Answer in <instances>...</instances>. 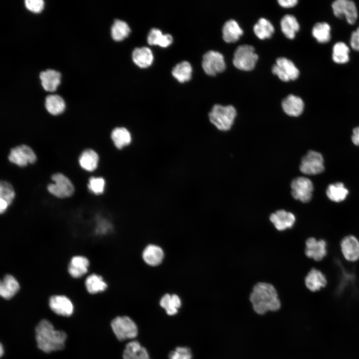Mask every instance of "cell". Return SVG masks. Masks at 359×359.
Wrapping results in <instances>:
<instances>
[{"mask_svg": "<svg viewBox=\"0 0 359 359\" xmlns=\"http://www.w3.org/2000/svg\"><path fill=\"white\" fill-rule=\"evenodd\" d=\"M25 4L26 8L33 12H39L43 8L44 1L42 0H26Z\"/></svg>", "mask_w": 359, "mask_h": 359, "instance_id": "obj_42", "label": "cell"}, {"mask_svg": "<svg viewBox=\"0 0 359 359\" xmlns=\"http://www.w3.org/2000/svg\"><path fill=\"white\" fill-rule=\"evenodd\" d=\"M349 193L348 190L342 182L330 184L326 190L328 197L332 201L339 202L344 200Z\"/></svg>", "mask_w": 359, "mask_h": 359, "instance_id": "obj_32", "label": "cell"}, {"mask_svg": "<svg viewBox=\"0 0 359 359\" xmlns=\"http://www.w3.org/2000/svg\"><path fill=\"white\" fill-rule=\"evenodd\" d=\"M291 194L294 198L302 202L310 201L312 197L314 186L308 178L299 177L294 179L291 183Z\"/></svg>", "mask_w": 359, "mask_h": 359, "instance_id": "obj_7", "label": "cell"}, {"mask_svg": "<svg viewBox=\"0 0 359 359\" xmlns=\"http://www.w3.org/2000/svg\"><path fill=\"white\" fill-rule=\"evenodd\" d=\"M236 116V111L232 105H214L208 117L210 122L218 130L221 131L229 130Z\"/></svg>", "mask_w": 359, "mask_h": 359, "instance_id": "obj_3", "label": "cell"}, {"mask_svg": "<svg viewBox=\"0 0 359 359\" xmlns=\"http://www.w3.org/2000/svg\"><path fill=\"white\" fill-rule=\"evenodd\" d=\"M282 107L288 116L298 117L303 112L304 104L299 97L291 94L283 99Z\"/></svg>", "mask_w": 359, "mask_h": 359, "instance_id": "obj_18", "label": "cell"}, {"mask_svg": "<svg viewBox=\"0 0 359 359\" xmlns=\"http://www.w3.org/2000/svg\"><path fill=\"white\" fill-rule=\"evenodd\" d=\"M111 328L119 341L136 338L138 328L136 323L128 316L117 317L111 322Z\"/></svg>", "mask_w": 359, "mask_h": 359, "instance_id": "obj_5", "label": "cell"}, {"mask_svg": "<svg viewBox=\"0 0 359 359\" xmlns=\"http://www.w3.org/2000/svg\"><path fill=\"white\" fill-rule=\"evenodd\" d=\"M49 306L55 314L66 317L71 315L74 309L71 301L64 295L51 296L49 299Z\"/></svg>", "mask_w": 359, "mask_h": 359, "instance_id": "obj_14", "label": "cell"}, {"mask_svg": "<svg viewBox=\"0 0 359 359\" xmlns=\"http://www.w3.org/2000/svg\"><path fill=\"white\" fill-rule=\"evenodd\" d=\"M90 262L88 259L82 255L71 258L68 265V272L73 278H79L87 273Z\"/></svg>", "mask_w": 359, "mask_h": 359, "instance_id": "obj_17", "label": "cell"}, {"mask_svg": "<svg viewBox=\"0 0 359 359\" xmlns=\"http://www.w3.org/2000/svg\"><path fill=\"white\" fill-rule=\"evenodd\" d=\"M278 1L280 5L284 7H293L298 2L297 0H279Z\"/></svg>", "mask_w": 359, "mask_h": 359, "instance_id": "obj_44", "label": "cell"}, {"mask_svg": "<svg viewBox=\"0 0 359 359\" xmlns=\"http://www.w3.org/2000/svg\"><path fill=\"white\" fill-rule=\"evenodd\" d=\"M222 34L223 38L225 42H234L238 40L243 34V30L235 20L230 19L223 25Z\"/></svg>", "mask_w": 359, "mask_h": 359, "instance_id": "obj_26", "label": "cell"}, {"mask_svg": "<svg viewBox=\"0 0 359 359\" xmlns=\"http://www.w3.org/2000/svg\"><path fill=\"white\" fill-rule=\"evenodd\" d=\"M312 33L319 43H327L331 39V27L328 23L325 22L316 23L313 27Z\"/></svg>", "mask_w": 359, "mask_h": 359, "instance_id": "obj_36", "label": "cell"}, {"mask_svg": "<svg viewBox=\"0 0 359 359\" xmlns=\"http://www.w3.org/2000/svg\"><path fill=\"white\" fill-rule=\"evenodd\" d=\"M3 353H4V349H3L2 345V344H0V357H1V356L3 355Z\"/></svg>", "mask_w": 359, "mask_h": 359, "instance_id": "obj_46", "label": "cell"}, {"mask_svg": "<svg viewBox=\"0 0 359 359\" xmlns=\"http://www.w3.org/2000/svg\"><path fill=\"white\" fill-rule=\"evenodd\" d=\"M60 77L59 72L52 69L46 70L40 74L41 85L47 91L53 92L56 90L60 83Z\"/></svg>", "mask_w": 359, "mask_h": 359, "instance_id": "obj_24", "label": "cell"}, {"mask_svg": "<svg viewBox=\"0 0 359 359\" xmlns=\"http://www.w3.org/2000/svg\"><path fill=\"white\" fill-rule=\"evenodd\" d=\"M332 8L335 16H345L348 22L355 23L358 18V11L354 1L349 0H337L332 3Z\"/></svg>", "mask_w": 359, "mask_h": 359, "instance_id": "obj_12", "label": "cell"}, {"mask_svg": "<svg viewBox=\"0 0 359 359\" xmlns=\"http://www.w3.org/2000/svg\"><path fill=\"white\" fill-rule=\"evenodd\" d=\"M202 67L204 72L210 76L223 72L226 67L223 56L215 51L207 52L203 56Z\"/></svg>", "mask_w": 359, "mask_h": 359, "instance_id": "obj_10", "label": "cell"}, {"mask_svg": "<svg viewBox=\"0 0 359 359\" xmlns=\"http://www.w3.org/2000/svg\"><path fill=\"white\" fill-rule=\"evenodd\" d=\"M111 138L115 146L119 149L127 146L131 141L130 132L124 127L115 128L111 133Z\"/></svg>", "mask_w": 359, "mask_h": 359, "instance_id": "obj_35", "label": "cell"}, {"mask_svg": "<svg viewBox=\"0 0 359 359\" xmlns=\"http://www.w3.org/2000/svg\"><path fill=\"white\" fill-rule=\"evenodd\" d=\"M305 245L306 255L316 261H321L327 255V243L323 239L311 237L307 239Z\"/></svg>", "mask_w": 359, "mask_h": 359, "instance_id": "obj_13", "label": "cell"}, {"mask_svg": "<svg viewBox=\"0 0 359 359\" xmlns=\"http://www.w3.org/2000/svg\"><path fill=\"white\" fill-rule=\"evenodd\" d=\"M132 59L138 67L145 68L151 65L154 55L152 50L147 47H137L132 52Z\"/></svg>", "mask_w": 359, "mask_h": 359, "instance_id": "obj_22", "label": "cell"}, {"mask_svg": "<svg viewBox=\"0 0 359 359\" xmlns=\"http://www.w3.org/2000/svg\"><path fill=\"white\" fill-rule=\"evenodd\" d=\"M173 41L172 36L170 34H163L159 29L154 28L151 29L147 37V42L151 45H159L162 47H167Z\"/></svg>", "mask_w": 359, "mask_h": 359, "instance_id": "obj_27", "label": "cell"}, {"mask_svg": "<svg viewBox=\"0 0 359 359\" xmlns=\"http://www.w3.org/2000/svg\"><path fill=\"white\" fill-rule=\"evenodd\" d=\"M349 47L344 42H339L333 46L332 58L338 64H344L349 60Z\"/></svg>", "mask_w": 359, "mask_h": 359, "instance_id": "obj_39", "label": "cell"}, {"mask_svg": "<svg viewBox=\"0 0 359 359\" xmlns=\"http://www.w3.org/2000/svg\"><path fill=\"white\" fill-rule=\"evenodd\" d=\"M172 73L179 82L184 83L190 79L192 67L188 61H183L173 68Z\"/></svg>", "mask_w": 359, "mask_h": 359, "instance_id": "obj_33", "label": "cell"}, {"mask_svg": "<svg viewBox=\"0 0 359 359\" xmlns=\"http://www.w3.org/2000/svg\"><path fill=\"white\" fill-rule=\"evenodd\" d=\"M15 197L12 185L8 182L1 180L0 183V212L4 213Z\"/></svg>", "mask_w": 359, "mask_h": 359, "instance_id": "obj_25", "label": "cell"}, {"mask_svg": "<svg viewBox=\"0 0 359 359\" xmlns=\"http://www.w3.org/2000/svg\"><path fill=\"white\" fill-rule=\"evenodd\" d=\"M19 289L17 279L11 274H6L0 283V295L3 299L8 300L15 296Z\"/></svg>", "mask_w": 359, "mask_h": 359, "instance_id": "obj_19", "label": "cell"}, {"mask_svg": "<svg viewBox=\"0 0 359 359\" xmlns=\"http://www.w3.org/2000/svg\"><path fill=\"white\" fill-rule=\"evenodd\" d=\"M253 30L256 35L261 39L269 38L274 32L271 23L264 18H261L254 25Z\"/></svg>", "mask_w": 359, "mask_h": 359, "instance_id": "obj_38", "label": "cell"}, {"mask_svg": "<svg viewBox=\"0 0 359 359\" xmlns=\"http://www.w3.org/2000/svg\"><path fill=\"white\" fill-rule=\"evenodd\" d=\"M258 58L253 46L247 44L241 45L234 52L233 63L238 69L249 71L254 68Z\"/></svg>", "mask_w": 359, "mask_h": 359, "instance_id": "obj_4", "label": "cell"}, {"mask_svg": "<svg viewBox=\"0 0 359 359\" xmlns=\"http://www.w3.org/2000/svg\"><path fill=\"white\" fill-rule=\"evenodd\" d=\"M350 44L353 49L359 51V26L352 33Z\"/></svg>", "mask_w": 359, "mask_h": 359, "instance_id": "obj_43", "label": "cell"}, {"mask_svg": "<svg viewBox=\"0 0 359 359\" xmlns=\"http://www.w3.org/2000/svg\"><path fill=\"white\" fill-rule=\"evenodd\" d=\"M169 359H191L192 354L189 348L179 347L169 355Z\"/></svg>", "mask_w": 359, "mask_h": 359, "instance_id": "obj_41", "label": "cell"}, {"mask_svg": "<svg viewBox=\"0 0 359 359\" xmlns=\"http://www.w3.org/2000/svg\"><path fill=\"white\" fill-rule=\"evenodd\" d=\"M130 31V28L125 21L116 19L111 27V36L114 40L120 41L127 37Z\"/></svg>", "mask_w": 359, "mask_h": 359, "instance_id": "obj_37", "label": "cell"}, {"mask_svg": "<svg viewBox=\"0 0 359 359\" xmlns=\"http://www.w3.org/2000/svg\"><path fill=\"white\" fill-rule=\"evenodd\" d=\"M160 304L167 314L174 315L176 314L180 307L181 302L180 297L176 294H167L161 299Z\"/></svg>", "mask_w": 359, "mask_h": 359, "instance_id": "obj_30", "label": "cell"}, {"mask_svg": "<svg viewBox=\"0 0 359 359\" xmlns=\"http://www.w3.org/2000/svg\"><path fill=\"white\" fill-rule=\"evenodd\" d=\"M270 220L276 228L280 231L291 228L295 223V215L283 209L277 210L270 216Z\"/></svg>", "mask_w": 359, "mask_h": 359, "instance_id": "obj_16", "label": "cell"}, {"mask_svg": "<svg viewBox=\"0 0 359 359\" xmlns=\"http://www.w3.org/2000/svg\"><path fill=\"white\" fill-rule=\"evenodd\" d=\"M45 106L51 115H57L62 113L65 108L64 100L58 95H50L46 97Z\"/></svg>", "mask_w": 359, "mask_h": 359, "instance_id": "obj_34", "label": "cell"}, {"mask_svg": "<svg viewBox=\"0 0 359 359\" xmlns=\"http://www.w3.org/2000/svg\"><path fill=\"white\" fill-rule=\"evenodd\" d=\"M98 161V155L95 151L90 149L82 152L79 158L80 167L89 172L93 171L96 169Z\"/></svg>", "mask_w": 359, "mask_h": 359, "instance_id": "obj_28", "label": "cell"}, {"mask_svg": "<svg viewBox=\"0 0 359 359\" xmlns=\"http://www.w3.org/2000/svg\"><path fill=\"white\" fill-rule=\"evenodd\" d=\"M105 182L103 178L101 177H91L88 181L89 190L95 194H102L104 190Z\"/></svg>", "mask_w": 359, "mask_h": 359, "instance_id": "obj_40", "label": "cell"}, {"mask_svg": "<svg viewBox=\"0 0 359 359\" xmlns=\"http://www.w3.org/2000/svg\"><path fill=\"white\" fill-rule=\"evenodd\" d=\"M142 257L145 262L148 265L156 266L162 262L164 253L160 246L155 244H150L144 249Z\"/></svg>", "mask_w": 359, "mask_h": 359, "instance_id": "obj_21", "label": "cell"}, {"mask_svg": "<svg viewBox=\"0 0 359 359\" xmlns=\"http://www.w3.org/2000/svg\"><path fill=\"white\" fill-rule=\"evenodd\" d=\"M249 300L254 311L259 315L268 311H277L281 302L275 287L271 284L259 282L253 287Z\"/></svg>", "mask_w": 359, "mask_h": 359, "instance_id": "obj_1", "label": "cell"}, {"mask_svg": "<svg viewBox=\"0 0 359 359\" xmlns=\"http://www.w3.org/2000/svg\"><path fill=\"white\" fill-rule=\"evenodd\" d=\"M300 170L303 174L308 175L322 173L324 170L322 155L316 151H309L301 160Z\"/></svg>", "mask_w": 359, "mask_h": 359, "instance_id": "obj_8", "label": "cell"}, {"mask_svg": "<svg viewBox=\"0 0 359 359\" xmlns=\"http://www.w3.org/2000/svg\"><path fill=\"white\" fill-rule=\"evenodd\" d=\"M8 159L11 163L23 167L28 164L34 163L36 161V156L30 147L26 145H21L10 150Z\"/></svg>", "mask_w": 359, "mask_h": 359, "instance_id": "obj_9", "label": "cell"}, {"mask_svg": "<svg viewBox=\"0 0 359 359\" xmlns=\"http://www.w3.org/2000/svg\"><path fill=\"white\" fill-rule=\"evenodd\" d=\"M352 140L355 145L359 146V127L353 130Z\"/></svg>", "mask_w": 359, "mask_h": 359, "instance_id": "obj_45", "label": "cell"}, {"mask_svg": "<svg viewBox=\"0 0 359 359\" xmlns=\"http://www.w3.org/2000/svg\"><path fill=\"white\" fill-rule=\"evenodd\" d=\"M85 286L88 293L95 294L104 291L108 285L101 276L94 273L86 278Z\"/></svg>", "mask_w": 359, "mask_h": 359, "instance_id": "obj_29", "label": "cell"}, {"mask_svg": "<svg viewBox=\"0 0 359 359\" xmlns=\"http://www.w3.org/2000/svg\"><path fill=\"white\" fill-rule=\"evenodd\" d=\"M35 338L38 348L48 353L61 350L64 347L67 335L62 331L55 330L52 323L43 319L35 329Z\"/></svg>", "mask_w": 359, "mask_h": 359, "instance_id": "obj_2", "label": "cell"}, {"mask_svg": "<svg viewBox=\"0 0 359 359\" xmlns=\"http://www.w3.org/2000/svg\"><path fill=\"white\" fill-rule=\"evenodd\" d=\"M272 71L274 74L285 82L295 80L299 75V71L294 64L285 57L277 59L276 63L273 66Z\"/></svg>", "mask_w": 359, "mask_h": 359, "instance_id": "obj_11", "label": "cell"}, {"mask_svg": "<svg viewBox=\"0 0 359 359\" xmlns=\"http://www.w3.org/2000/svg\"><path fill=\"white\" fill-rule=\"evenodd\" d=\"M342 253L346 260L355 262L359 259V240L355 236H345L341 242Z\"/></svg>", "mask_w": 359, "mask_h": 359, "instance_id": "obj_15", "label": "cell"}, {"mask_svg": "<svg viewBox=\"0 0 359 359\" xmlns=\"http://www.w3.org/2000/svg\"><path fill=\"white\" fill-rule=\"evenodd\" d=\"M123 357L124 359H150L147 350L137 341L126 345Z\"/></svg>", "mask_w": 359, "mask_h": 359, "instance_id": "obj_23", "label": "cell"}, {"mask_svg": "<svg viewBox=\"0 0 359 359\" xmlns=\"http://www.w3.org/2000/svg\"><path fill=\"white\" fill-rule=\"evenodd\" d=\"M282 32L289 39H293L300 28L299 24L295 16L290 14L284 15L281 20Z\"/></svg>", "mask_w": 359, "mask_h": 359, "instance_id": "obj_31", "label": "cell"}, {"mask_svg": "<svg viewBox=\"0 0 359 359\" xmlns=\"http://www.w3.org/2000/svg\"><path fill=\"white\" fill-rule=\"evenodd\" d=\"M327 283L325 275L320 270L312 268L305 278L306 287L311 291L316 292L325 287Z\"/></svg>", "mask_w": 359, "mask_h": 359, "instance_id": "obj_20", "label": "cell"}, {"mask_svg": "<svg viewBox=\"0 0 359 359\" xmlns=\"http://www.w3.org/2000/svg\"><path fill=\"white\" fill-rule=\"evenodd\" d=\"M51 179L54 183L47 185L49 192L53 195L60 198L71 196L74 191V186L70 180L61 173H55L52 175Z\"/></svg>", "mask_w": 359, "mask_h": 359, "instance_id": "obj_6", "label": "cell"}]
</instances>
